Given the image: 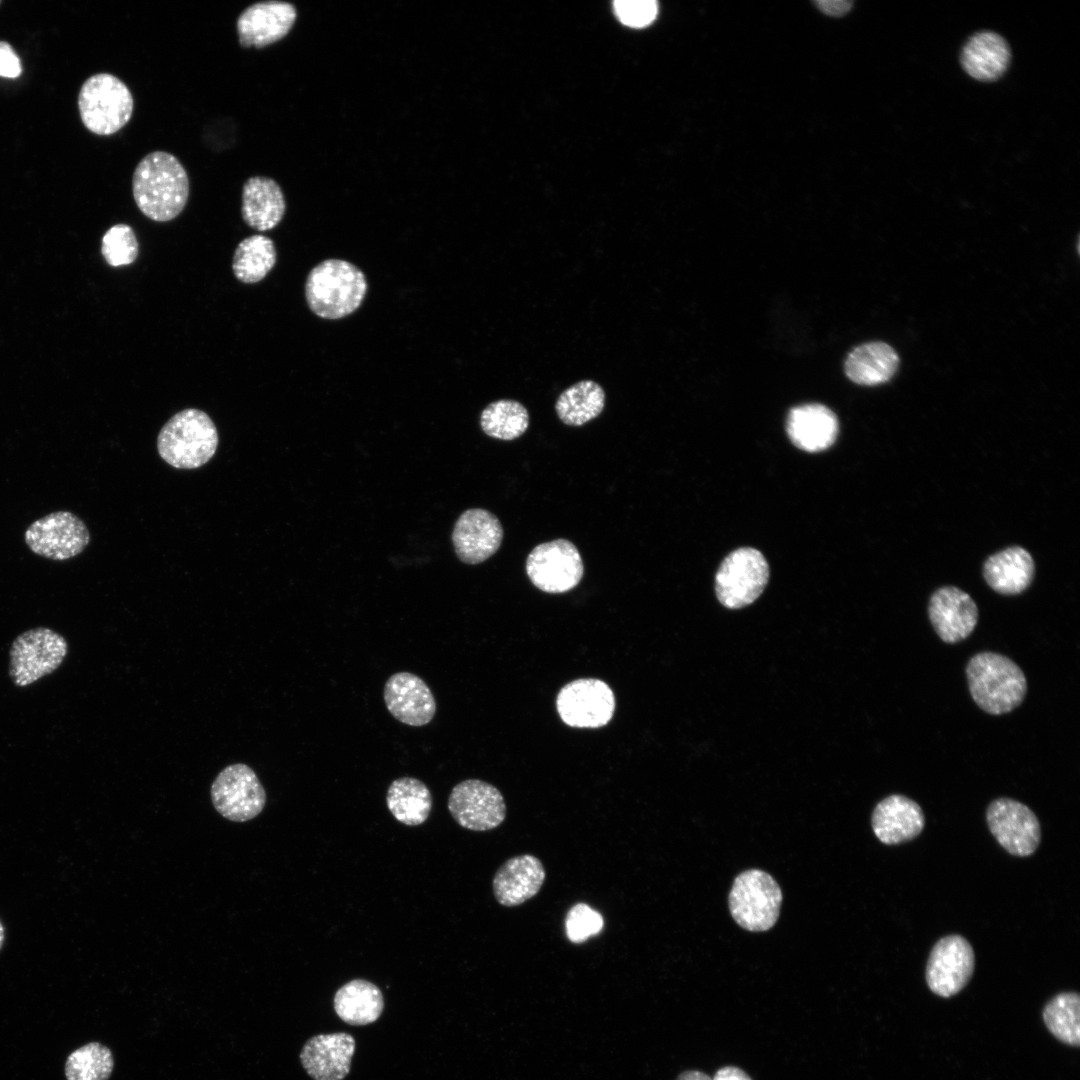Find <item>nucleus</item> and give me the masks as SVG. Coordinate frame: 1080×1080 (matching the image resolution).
<instances>
[{"instance_id": "2eb2a0df", "label": "nucleus", "mask_w": 1080, "mask_h": 1080, "mask_svg": "<svg viewBox=\"0 0 1080 1080\" xmlns=\"http://www.w3.org/2000/svg\"><path fill=\"white\" fill-rule=\"evenodd\" d=\"M975 966L974 951L960 935L939 939L930 951L926 966V981L930 990L950 997L958 993L971 978Z\"/></svg>"}, {"instance_id": "4468645a", "label": "nucleus", "mask_w": 1080, "mask_h": 1080, "mask_svg": "<svg viewBox=\"0 0 1080 1080\" xmlns=\"http://www.w3.org/2000/svg\"><path fill=\"white\" fill-rule=\"evenodd\" d=\"M986 820L990 832L1008 853L1026 857L1036 851L1040 824L1025 804L1010 798L995 799L987 808Z\"/></svg>"}, {"instance_id": "72a5a7b5", "label": "nucleus", "mask_w": 1080, "mask_h": 1080, "mask_svg": "<svg viewBox=\"0 0 1080 1080\" xmlns=\"http://www.w3.org/2000/svg\"><path fill=\"white\" fill-rule=\"evenodd\" d=\"M113 1067L111 1050L98 1042H90L68 1056L65 1076L67 1080H108Z\"/></svg>"}, {"instance_id": "7ed1b4c3", "label": "nucleus", "mask_w": 1080, "mask_h": 1080, "mask_svg": "<svg viewBox=\"0 0 1080 1080\" xmlns=\"http://www.w3.org/2000/svg\"><path fill=\"white\" fill-rule=\"evenodd\" d=\"M367 288L366 277L357 266L341 259H327L309 272L305 297L315 315L336 320L360 307Z\"/></svg>"}, {"instance_id": "f704fd0d", "label": "nucleus", "mask_w": 1080, "mask_h": 1080, "mask_svg": "<svg viewBox=\"0 0 1080 1080\" xmlns=\"http://www.w3.org/2000/svg\"><path fill=\"white\" fill-rule=\"evenodd\" d=\"M138 250L136 235L127 224L112 226L102 237L101 253L112 267L131 264L136 260Z\"/></svg>"}, {"instance_id": "f3484780", "label": "nucleus", "mask_w": 1080, "mask_h": 1080, "mask_svg": "<svg viewBox=\"0 0 1080 1080\" xmlns=\"http://www.w3.org/2000/svg\"><path fill=\"white\" fill-rule=\"evenodd\" d=\"M383 699L389 713L399 722L421 727L434 718L437 705L427 683L410 672L392 674L384 685Z\"/></svg>"}, {"instance_id": "a878e982", "label": "nucleus", "mask_w": 1080, "mask_h": 1080, "mask_svg": "<svg viewBox=\"0 0 1080 1080\" xmlns=\"http://www.w3.org/2000/svg\"><path fill=\"white\" fill-rule=\"evenodd\" d=\"M1010 49L1005 39L995 32L974 34L964 45L960 60L968 75L979 81H994L1007 70Z\"/></svg>"}, {"instance_id": "ddd939ff", "label": "nucleus", "mask_w": 1080, "mask_h": 1080, "mask_svg": "<svg viewBox=\"0 0 1080 1080\" xmlns=\"http://www.w3.org/2000/svg\"><path fill=\"white\" fill-rule=\"evenodd\" d=\"M448 810L457 824L472 831L495 829L506 817V804L499 789L479 779L456 784L448 797Z\"/></svg>"}, {"instance_id": "7c9ffc66", "label": "nucleus", "mask_w": 1080, "mask_h": 1080, "mask_svg": "<svg viewBox=\"0 0 1080 1080\" xmlns=\"http://www.w3.org/2000/svg\"><path fill=\"white\" fill-rule=\"evenodd\" d=\"M276 260L273 241L261 234L252 235L237 245L232 261L233 273L243 283H257L272 270Z\"/></svg>"}, {"instance_id": "6e6552de", "label": "nucleus", "mask_w": 1080, "mask_h": 1080, "mask_svg": "<svg viewBox=\"0 0 1080 1080\" xmlns=\"http://www.w3.org/2000/svg\"><path fill=\"white\" fill-rule=\"evenodd\" d=\"M768 577V564L760 551L751 547L736 549L725 557L716 573V596L729 609L745 607L761 595Z\"/></svg>"}, {"instance_id": "1a4fd4ad", "label": "nucleus", "mask_w": 1080, "mask_h": 1080, "mask_svg": "<svg viewBox=\"0 0 1080 1080\" xmlns=\"http://www.w3.org/2000/svg\"><path fill=\"white\" fill-rule=\"evenodd\" d=\"M526 573L532 584L547 593H564L575 588L584 574L582 557L567 539L537 545L527 557Z\"/></svg>"}, {"instance_id": "c9c22d12", "label": "nucleus", "mask_w": 1080, "mask_h": 1080, "mask_svg": "<svg viewBox=\"0 0 1080 1080\" xmlns=\"http://www.w3.org/2000/svg\"><path fill=\"white\" fill-rule=\"evenodd\" d=\"M602 915L585 903L573 905L566 915L565 927L572 943H582L598 934L603 927Z\"/></svg>"}, {"instance_id": "f03ea898", "label": "nucleus", "mask_w": 1080, "mask_h": 1080, "mask_svg": "<svg viewBox=\"0 0 1080 1080\" xmlns=\"http://www.w3.org/2000/svg\"><path fill=\"white\" fill-rule=\"evenodd\" d=\"M972 699L984 712L1002 715L1017 708L1027 692L1022 669L1010 658L995 652L975 654L966 666Z\"/></svg>"}, {"instance_id": "c85d7f7f", "label": "nucleus", "mask_w": 1080, "mask_h": 1080, "mask_svg": "<svg viewBox=\"0 0 1080 1080\" xmlns=\"http://www.w3.org/2000/svg\"><path fill=\"white\" fill-rule=\"evenodd\" d=\"M386 805L392 816L407 826L423 824L432 809V795L427 785L413 777L392 781L386 795Z\"/></svg>"}, {"instance_id": "412c9836", "label": "nucleus", "mask_w": 1080, "mask_h": 1080, "mask_svg": "<svg viewBox=\"0 0 1080 1080\" xmlns=\"http://www.w3.org/2000/svg\"><path fill=\"white\" fill-rule=\"evenodd\" d=\"M545 868L534 855H517L505 861L496 871L492 887L499 904L514 907L533 898L542 888Z\"/></svg>"}, {"instance_id": "4be33fe9", "label": "nucleus", "mask_w": 1080, "mask_h": 1080, "mask_svg": "<svg viewBox=\"0 0 1080 1080\" xmlns=\"http://www.w3.org/2000/svg\"><path fill=\"white\" fill-rule=\"evenodd\" d=\"M871 821L876 837L884 844L895 845L917 837L924 828L925 817L914 800L893 794L875 806Z\"/></svg>"}, {"instance_id": "bb28decb", "label": "nucleus", "mask_w": 1080, "mask_h": 1080, "mask_svg": "<svg viewBox=\"0 0 1080 1080\" xmlns=\"http://www.w3.org/2000/svg\"><path fill=\"white\" fill-rule=\"evenodd\" d=\"M898 364V356L891 346L883 342H870L851 351L844 370L852 382L873 386L890 380Z\"/></svg>"}, {"instance_id": "e433bc0d", "label": "nucleus", "mask_w": 1080, "mask_h": 1080, "mask_svg": "<svg viewBox=\"0 0 1080 1080\" xmlns=\"http://www.w3.org/2000/svg\"><path fill=\"white\" fill-rule=\"evenodd\" d=\"M620 21L630 27H643L656 17L658 6L653 0H618L614 3Z\"/></svg>"}, {"instance_id": "c756f323", "label": "nucleus", "mask_w": 1080, "mask_h": 1080, "mask_svg": "<svg viewBox=\"0 0 1080 1080\" xmlns=\"http://www.w3.org/2000/svg\"><path fill=\"white\" fill-rule=\"evenodd\" d=\"M604 406L602 386L593 380H581L559 395L555 411L564 424L582 426L599 416Z\"/></svg>"}, {"instance_id": "9b49d317", "label": "nucleus", "mask_w": 1080, "mask_h": 1080, "mask_svg": "<svg viewBox=\"0 0 1080 1080\" xmlns=\"http://www.w3.org/2000/svg\"><path fill=\"white\" fill-rule=\"evenodd\" d=\"M24 540L34 554L65 561L85 550L90 543V533L74 513L55 511L31 523L24 533Z\"/></svg>"}, {"instance_id": "f257e3e1", "label": "nucleus", "mask_w": 1080, "mask_h": 1080, "mask_svg": "<svg viewBox=\"0 0 1080 1080\" xmlns=\"http://www.w3.org/2000/svg\"><path fill=\"white\" fill-rule=\"evenodd\" d=\"M132 191L136 205L146 217L167 222L183 211L189 197V179L174 155L153 151L136 166Z\"/></svg>"}, {"instance_id": "39448f33", "label": "nucleus", "mask_w": 1080, "mask_h": 1080, "mask_svg": "<svg viewBox=\"0 0 1080 1080\" xmlns=\"http://www.w3.org/2000/svg\"><path fill=\"white\" fill-rule=\"evenodd\" d=\"M78 107L84 126L94 134L107 136L129 122L134 100L122 80L109 73H98L82 84Z\"/></svg>"}, {"instance_id": "4c0bfd02", "label": "nucleus", "mask_w": 1080, "mask_h": 1080, "mask_svg": "<svg viewBox=\"0 0 1080 1080\" xmlns=\"http://www.w3.org/2000/svg\"><path fill=\"white\" fill-rule=\"evenodd\" d=\"M22 72L21 61L6 41H0V76L17 78Z\"/></svg>"}, {"instance_id": "9d476101", "label": "nucleus", "mask_w": 1080, "mask_h": 1080, "mask_svg": "<svg viewBox=\"0 0 1080 1080\" xmlns=\"http://www.w3.org/2000/svg\"><path fill=\"white\" fill-rule=\"evenodd\" d=\"M211 800L216 811L233 822H245L259 815L266 803V792L251 767L243 763L222 769L211 786Z\"/></svg>"}, {"instance_id": "f8f14e48", "label": "nucleus", "mask_w": 1080, "mask_h": 1080, "mask_svg": "<svg viewBox=\"0 0 1080 1080\" xmlns=\"http://www.w3.org/2000/svg\"><path fill=\"white\" fill-rule=\"evenodd\" d=\"M615 696L607 683L582 678L561 688L556 708L561 720L571 727L599 728L609 723L615 711Z\"/></svg>"}, {"instance_id": "6ab92c4d", "label": "nucleus", "mask_w": 1080, "mask_h": 1080, "mask_svg": "<svg viewBox=\"0 0 1080 1080\" xmlns=\"http://www.w3.org/2000/svg\"><path fill=\"white\" fill-rule=\"evenodd\" d=\"M297 17L294 5L282 1H263L248 6L237 18L239 44L244 48H262L285 37Z\"/></svg>"}, {"instance_id": "cd10ccee", "label": "nucleus", "mask_w": 1080, "mask_h": 1080, "mask_svg": "<svg viewBox=\"0 0 1080 1080\" xmlns=\"http://www.w3.org/2000/svg\"><path fill=\"white\" fill-rule=\"evenodd\" d=\"M334 1009L339 1018L350 1025H367L382 1014L384 998L372 982L354 979L337 990Z\"/></svg>"}, {"instance_id": "473e14b6", "label": "nucleus", "mask_w": 1080, "mask_h": 1080, "mask_svg": "<svg viewBox=\"0 0 1080 1080\" xmlns=\"http://www.w3.org/2000/svg\"><path fill=\"white\" fill-rule=\"evenodd\" d=\"M1043 1018L1047 1028L1060 1041L1072 1046L1080 1044V999L1075 992H1063L1045 1006Z\"/></svg>"}, {"instance_id": "ea45409f", "label": "nucleus", "mask_w": 1080, "mask_h": 1080, "mask_svg": "<svg viewBox=\"0 0 1080 1080\" xmlns=\"http://www.w3.org/2000/svg\"><path fill=\"white\" fill-rule=\"evenodd\" d=\"M712 1080H752L742 1069L736 1066H724L720 1068Z\"/></svg>"}, {"instance_id": "2f4dec72", "label": "nucleus", "mask_w": 1080, "mask_h": 1080, "mask_svg": "<svg viewBox=\"0 0 1080 1080\" xmlns=\"http://www.w3.org/2000/svg\"><path fill=\"white\" fill-rule=\"evenodd\" d=\"M480 426L489 437L514 440L527 430L529 413L526 407L511 399H500L488 404L480 415Z\"/></svg>"}, {"instance_id": "20e7f679", "label": "nucleus", "mask_w": 1080, "mask_h": 1080, "mask_svg": "<svg viewBox=\"0 0 1080 1080\" xmlns=\"http://www.w3.org/2000/svg\"><path fill=\"white\" fill-rule=\"evenodd\" d=\"M219 437L212 419L202 410L187 408L173 415L157 437L160 457L177 469H196L216 453Z\"/></svg>"}, {"instance_id": "b1692460", "label": "nucleus", "mask_w": 1080, "mask_h": 1080, "mask_svg": "<svg viewBox=\"0 0 1080 1080\" xmlns=\"http://www.w3.org/2000/svg\"><path fill=\"white\" fill-rule=\"evenodd\" d=\"M285 211V197L275 180L253 176L245 181L241 214L248 226L257 231L271 230L280 223Z\"/></svg>"}, {"instance_id": "a19ab883", "label": "nucleus", "mask_w": 1080, "mask_h": 1080, "mask_svg": "<svg viewBox=\"0 0 1080 1080\" xmlns=\"http://www.w3.org/2000/svg\"><path fill=\"white\" fill-rule=\"evenodd\" d=\"M676 1080H712V1078L704 1072L698 1070H688L679 1074Z\"/></svg>"}, {"instance_id": "5701e85b", "label": "nucleus", "mask_w": 1080, "mask_h": 1080, "mask_svg": "<svg viewBox=\"0 0 1080 1080\" xmlns=\"http://www.w3.org/2000/svg\"><path fill=\"white\" fill-rule=\"evenodd\" d=\"M786 430L791 442L801 450L815 453L832 446L837 438L839 422L828 407L810 403L790 410Z\"/></svg>"}, {"instance_id": "0eeeda50", "label": "nucleus", "mask_w": 1080, "mask_h": 1080, "mask_svg": "<svg viewBox=\"0 0 1080 1080\" xmlns=\"http://www.w3.org/2000/svg\"><path fill=\"white\" fill-rule=\"evenodd\" d=\"M68 653L66 639L58 632L36 627L18 635L9 652V675L18 687H26L53 673Z\"/></svg>"}, {"instance_id": "79ce46f5", "label": "nucleus", "mask_w": 1080, "mask_h": 1080, "mask_svg": "<svg viewBox=\"0 0 1080 1080\" xmlns=\"http://www.w3.org/2000/svg\"><path fill=\"white\" fill-rule=\"evenodd\" d=\"M4 938H5L4 928H3L2 923L0 922V949L2 948V945L4 943Z\"/></svg>"}, {"instance_id": "a211bd4d", "label": "nucleus", "mask_w": 1080, "mask_h": 1080, "mask_svg": "<svg viewBox=\"0 0 1080 1080\" xmlns=\"http://www.w3.org/2000/svg\"><path fill=\"white\" fill-rule=\"evenodd\" d=\"M928 616L940 639L955 644L974 631L978 622V608L965 591L955 586H943L931 595Z\"/></svg>"}, {"instance_id": "58836bf2", "label": "nucleus", "mask_w": 1080, "mask_h": 1080, "mask_svg": "<svg viewBox=\"0 0 1080 1080\" xmlns=\"http://www.w3.org/2000/svg\"><path fill=\"white\" fill-rule=\"evenodd\" d=\"M852 2L846 0H819L815 2L817 8L828 16L841 17L852 8Z\"/></svg>"}, {"instance_id": "393cba45", "label": "nucleus", "mask_w": 1080, "mask_h": 1080, "mask_svg": "<svg viewBox=\"0 0 1080 1080\" xmlns=\"http://www.w3.org/2000/svg\"><path fill=\"white\" fill-rule=\"evenodd\" d=\"M1035 573L1030 553L1020 546L1007 547L989 556L983 565L986 583L997 593L1016 595L1025 591Z\"/></svg>"}, {"instance_id": "dca6fc26", "label": "nucleus", "mask_w": 1080, "mask_h": 1080, "mask_svg": "<svg viewBox=\"0 0 1080 1080\" xmlns=\"http://www.w3.org/2000/svg\"><path fill=\"white\" fill-rule=\"evenodd\" d=\"M504 536L499 519L490 511L472 508L457 519L452 542L457 557L466 564H479L499 549Z\"/></svg>"}, {"instance_id": "aec40b11", "label": "nucleus", "mask_w": 1080, "mask_h": 1080, "mask_svg": "<svg viewBox=\"0 0 1080 1080\" xmlns=\"http://www.w3.org/2000/svg\"><path fill=\"white\" fill-rule=\"evenodd\" d=\"M355 1040L347 1033L321 1034L303 1046L300 1061L313 1080H342L351 1067Z\"/></svg>"}, {"instance_id": "423d86ee", "label": "nucleus", "mask_w": 1080, "mask_h": 1080, "mask_svg": "<svg viewBox=\"0 0 1080 1080\" xmlns=\"http://www.w3.org/2000/svg\"><path fill=\"white\" fill-rule=\"evenodd\" d=\"M782 892L767 872L750 869L740 873L729 893V909L733 919L742 928L766 931L773 927L779 917Z\"/></svg>"}]
</instances>
